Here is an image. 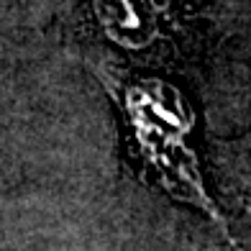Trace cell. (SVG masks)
Here are the masks:
<instances>
[{
    "mask_svg": "<svg viewBox=\"0 0 251 251\" xmlns=\"http://www.w3.org/2000/svg\"><path fill=\"white\" fill-rule=\"evenodd\" d=\"M123 113L131 126L136 149L154 169L162 187L223 226L221 213L215 210L202 185L198 156L190 146L195 116L185 98L164 82L144 79L123 90Z\"/></svg>",
    "mask_w": 251,
    "mask_h": 251,
    "instance_id": "6da1fadb",
    "label": "cell"
}]
</instances>
